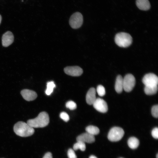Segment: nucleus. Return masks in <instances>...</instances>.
<instances>
[{
  "mask_svg": "<svg viewBox=\"0 0 158 158\" xmlns=\"http://www.w3.org/2000/svg\"><path fill=\"white\" fill-rule=\"evenodd\" d=\"M156 157L157 158H158V154H157Z\"/></svg>",
  "mask_w": 158,
  "mask_h": 158,
  "instance_id": "30",
  "label": "nucleus"
},
{
  "mask_svg": "<svg viewBox=\"0 0 158 158\" xmlns=\"http://www.w3.org/2000/svg\"><path fill=\"white\" fill-rule=\"evenodd\" d=\"M157 85L145 86L144 88L145 93L148 95H154L157 93Z\"/></svg>",
  "mask_w": 158,
  "mask_h": 158,
  "instance_id": "16",
  "label": "nucleus"
},
{
  "mask_svg": "<svg viewBox=\"0 0 158 158\" xmlns=\"http://www.w3.org/2000/svg\"><path fill=\"white\" fill-rule=\"evenodd\" d=\"M66 107L71 110L75 109L77 107L76 104L72 101H69L67 102L66 104Z\"/></svg>",
  "mask_w": 158,
  "mask_h": 158,
  "instance_id": "22",
  "label": "nucleus"
},
{
  "mask_svg": "<svg viewBox=\"0 0 158 158\" xmlns=\"http://www.w3.org/2000/svg\"><path fill=\"white\" fill-rule=\"evenodd\" d=\"M1 19H2V18H1V15H0V24L1 23Z\"/></svg>",
  "mask_w": 158,
  "mask_h": 158,
  "instance_id": "29",
  "label": "nucleus"
},
{
  "mask_svg": "<svg viewBox=\"0 0 158 158\" xmlns=\"http://www.w3.org/2000/svg\"><path fill=\"white\" fill-rule=\"evenodd\" d=\"M49 122L48 114L46 112H40L35 118L28 120L27 123L32 128H43L47 126Z\"/></svg>",
  "mask_w": 158,
  "mask_h": 158,
  "instance_id": "1",
  "label": "nucleus"
},
{
  "mask_svg": "<svg viewBox=\"0 0 158 158\" xmlns=\"http://www.w3.org/2000/svg\"><path fill=\"white\" fill-rule=\"evenodd\" d=\"M60 117L61 118L66 122H67L69 120V117L68 115L65 112H61L60 114Z\"/></svg>",
  "mask_w": 158,
  "mask_h": 158,
  "instance_id": "25",
  "label": "nucleus"
},
{
  "mask_svg": "<svg viewBox=\"0 0 158 158\" xmlns=\"http://www.w3.org/2000/svg\"><path fill=\"white\" fill-rule=\"evenodd\" d=\"M43 158H52V154L50 152H47L45 154Z\"/></svg>",
  "mask_w": 158,
  "mask_h": 158,
  "instance_id": "27",
  "label": "nucleus"
},
{
  "mask_svg": "<svg viewBox=\"0 0 158 158\" xmlns=\"http://www.w3.org/2000/svg\"><path fill=\"white\" fill-rule=\"evenodd\" d=\"M64 72L67 75L73 76H78L83 73L82 68L78 66H68L64 69Z\"/></svg>",
  "mask_w": 158,
  "mask_h": 158,
  "instance_id": "9",
  "label": "nucleus"
},
{
  "mask_svg": "<svg viewBox=\"0 0 158 158\" xmlns=\"http://www.w3.org/2000/svg\"><path fill=\"white\" fill-rule=\"evenodd\" d=\"M151 134L152 136L154 138H158V128L157 127L154 128L152 131Z\"/></svg>",
  "mask_w": 158,
  "mask_h": 158,
  "instance_id": "26",
  "label": "nucleus"
},
{
  "mask_svg": "<svg viewBox=\"0 0 158 158\" xmlns=\"http://www.w3.org/2000/svg\"></svg>",
  "mask_w": 158,
  "mask_h": 158,
  "instance_id": "31",
  "label": "nucleus"
},
{
  "mask_svg": "<svg viewBox=\"0 0 158 158\" xmlns=\"http://www.w3.org/2000/svg\"><path fill=\"white\" fill-rule=\"evenodd\" d=\"M139 144V140L135 137L129 138L128 141V145L132 149H135L137 148Z\"/></svg>",
  "mask_w": 158,
  "mask_h": 158,
  "instance_id": "17",
  "label": "nucleus"
},
{
  "mask_svg": "<svg viewBox=\"0 0 158 158\" xmlns=\"http://www.w3.org/2000/svg\"><path fill=\"white\" fill-rule=\"evenodd\" d=\"M67 155L68 158H77L74 150L71 148L69 149L68 150Z\"/></svg>",
  "mask_w": 158,
  "mask_h": 158,
  "instance_id": "24",
  "label": "nucleus"
},
{
  "mask_svg": "<svg viewBox=\"0 0 158 158\" xmlns=\"http://www.w3.org/2000/svg\"><path fill=\"white\" fill-rule=\"evenodd\" d=\"M83 18L82 14L80 12H76L73 14L71 16L69 23L71 27L73 29H78L82 25Z\"/></svg>",
  "mask_w": 158,
  "mask_h": 158,
  "instance_id": "5",
  "label": "nucleus"
},
{
  "mask_svg": "<svg viewBox=\"0 0 158 158\" xmlns=\"http://www.w3.org/2000/svg\"><path fill=\"white\" fill-rule=\"evenodd\" d=\"M115 41L119 47H126L131 44L132 38L128 33L121 32L116 34L115 37Z\"/></svg>",
  "mask_w": 158,
  "mask_h": 158,
  "instance_id": "3",
  "label": "nucleus"
},
{
  "mask_svg": "<svg viewBox=\"0 0 158 158\" xmlns=\"http://www.w3.org/2000/svg\"><path fill=\"white\" fill-rule=\"evenodd\" d=\"M85 130L87 132L94 136L98 134L99 132V129L97 127L92 125L87 127Z\"/></svg>",
  "mask_w": 158,
  "mask_h": 158,
  "instance_id": "18",
  "label": "nucleus"
},
{
  "mask_svg": "<svg viewBox=\"0 0 158 158\" xmlns=\"http://www.w3.org/2000/svg\"><path fill=\"white\" fill-rule=\"evenodd\" d=\"M14 36L13 33L10 31H7L3 35L2 38V45L4 47H7L13 42Z\"/></svg>",
  "mask_w": 158,
  "mask_h": 158,
  "instance_id": "12",
  "label": "nucleus"
},
{
  "mask_svg": "<svg viewBox=\"0 0 158 158\" xmlns=\"http://www.w3.org/2000/svg\"><path fill=\"white\" fill-rule=\"evenodd\" d=\"M152 116L154 117L157 118L158 116V106L157 105L153 106L151 109Z\"/></svg>",
  "mask_w": 158,
  "mask_h": 158,
  "instance_id": "23",
  "label": "nucleus"
},
{
  "mask_svg": "<svg viewBox=\"0 0 158 158\" xmlns=\"http://www.w3.org/2000/svg\"><path fill=\"white\" fill-rule=\"evenodd\" d=\"M135 83V79L131 74L126 75L123 78V89L126 92H130L133 89Z\"/></svg>",
  "mask_w": 158,
  "mask_h": 158,
  "instance_id": "6",
  "label": "nucleus"
},
{
  "mask_svg": "<svg viewBox=\"0 0 158 158\" xmlns=\"http://www.w3.org/2000/svg\"><path fill=\"white\" fill-rule=\"evenodd\" d=\"M86 149V145L85 143L80 141H77L73 146V149L77 150L80 149L81 151H84Z\"/></svg>",
  "mask_w": 158,
  "mask_h": 158,
  "instance_id": "20",
  "label": "nucleus"
},
{
  "mask_svg": "<svg viewBox=\"0 0 158 158\" xmlns=\"http://www.w3.org/2000/svg\"><path fill=\"white\" fill-rule=\"evenodd\" d=\"M47 89L45 92L47 95H49L53 92L54 89L56 87V85L54 81H51L47 83Z\"/></svg>",
  "mask_w": 158,
  "mask_h": 158,
  "instance_id": "19",
  "label": "nucleus"
},
{
  "mask_svg": "<svg viewBox=\"0 0 158 158\" xmlns=\"http://www.w3.org/2000/svg\"><path fill=\"white\" fill-rule=\"evenodd\" d=\"M20 94L25 100L28 101L35 100L37 97V94L35 92L27 89L22 90Z\"/></svg>",
  "mask_w": 158,
  "mask_h": 158,
  "instance_id": "11",
  "label": "nucleus"
},
{
  "mask_svg": "<svg viewBox=\"0 0 158 158\" xmlns=\"http://www.w3.org/2000/svg\"><path fill=\"white\" fill-rule=\"evenodd\" d=\"M89 158H97L94 155H92L89 157Z\"/></svg>",
  "mask_w": 158,
  "mask_h": 158,
  "instance_id": "28",
  "label": "nucleus"
},
{
  "mask_svg": "<svg viewBox=\"0 0 158 158\" xmlns=\"http://www.w3.org/2000/svg\"><path fill=\"white\" fill-rule=\"evenodd\" d=\"M76 140L84 143H91L95 142V138L94 135L86 132L78 135L76 138Z\"/></svg>",
  "mask_w": 158,
  "mask_h": 158,
  "instance_id": "10",
  "label": "nucleus"
},
{
  "mask_svg": "<svg viewBox=\"0 0 158 158\" xmlns=\"http://www.w3.org/2000/svg\"><path fill=\"white\" fill-rule=\"evenodd\" d=\"M13 130L17 135L22 137L30 136L35 132L33 128L27 123L21 121L18 122L14 125Z\"/></svg>",
  "mask_w": 158,
  "mask_h": 158,
  "instance_id": "2",
  "label": "nucleus"
},
{
  "mask_svg": "<svg viewBox=\"0 0 158 158\" xmlns=\"http://www.w3.org/2000/svg\"><path fill=\"white\" fill-rule=\"evenodd\" d=\"M96 91L94 87L90 88L87 92L86 96V100L87 103L89 105L93 104L96 99Z\"/></svg>",
  "mask_w": 158,
  "mask_h": 158,
  "instance_id": "13",
  "label": "nucleus"
},
{
  "mask_svg": "<svg viewBox=\"0 0 158 158\" xmlns=\"http://www.w3.org/2000/svg\"><path fill=\"white\" fill-rule=\"evenodd\" d=\"M115 89L116 92L118 93H121L123 89V78L120 75H118L116 77Z\"/></svg>",
  "mask_w": 158,
  "mask_h": 158,
  "instance_id": "15",
  "label": "nucleus"
},
{
  "mask_svg": "<svg viewBox=\"0 0 158 158\" xmlns=\"http://www.w3.org/2000/svg\"><path fill=\"white\" fill-rule=\"evenodd\" d=\"M136 4L137 7L141 10L147 11L150 8L148 0H136Z\"/></svg>",
  "mask_w": 158,
  "mask_h": 158,
  "instance_id": "14",
  "label": "nucleus"
},
{
  "mask_svg": "<svg viewBox=\"0 0 158 158\" xmlns=\"http://www.w3.org/2000/svg\"><path fill=\"white\" fill-rule=\"evenodd\" d=\"M124 132L121 128L118 127L112 128L108 133L107 138L112 142H116L120 140L123 137Z\"/></svg>",
  "mask_w": 158,
  "mask_h": 158,
  "instance_id": "4",
  "label": "nucleus"
},
{
  "mask_svg": "<svg viewBox=\"0 0 158 158\" xmlns=\"http://www.w3.org/2000/svg\"><path fill=\"white\" fill-rule=\"evenodd\" d=\"M142 82L145 86L157 85L158 78L157 75L154 73H147L143 77Z\"/></svg>",
  "mask_w": 158,
  "mask_h": 158,
  "instance_id": "7",
  "label": "nucleus"
},
{
  "mask_svg": "<svg viewBox=\"0 0 158 158\" xmlns=\"http://www.w3.org/2000/svg\"><path fill=\"white\" fill-rule=\"evenodd\" d=\"M96 90L98 94L100 96H103L105 94V89L104 86L101 85L97 86Z\"/></svg>",
  "mask_w": 158,
  "mask_h": 158,
  "instance_id": "21",
  "label": "nucleus"
},
{
  "mask_svg": "<svg viewBox=\"0 0 158 158\" xmlns=\"http://www.w3.org/2000/svg\"><path fill=\"white\" fill-rule=\"evenodd\" d=\"M92 105L99 112L105 113L108 111L107 103L102 99L99 98H96Z\"/></svg>",
  "mask_w": 158,
  "mask_h": 158,
  "instance_id": "8",
  "label": "nucleus"
}]
</instances>
